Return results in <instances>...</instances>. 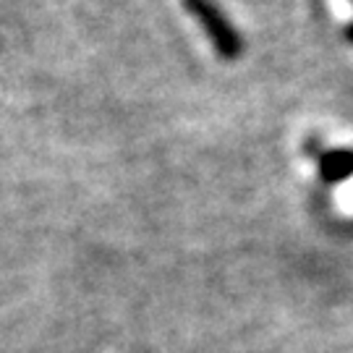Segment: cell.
Segmentation results:
<instances>
[{
	"mask_svg": "<svg viewBox=\"0 0 353 353\" xmlns=\"http://www.w3.org/2000/svg\"><path fill=\"white\" fill-rule=\"evenodd\" d=\"M183 8L199 21L202 32L223 61H239L243 52V37L214 0H183Z\"/></svg>",
	"mask_w": 353,
	"mask_h": 353,
	"instance_id": "cell-1",
	"label": "cell"
},
{
	"mask_svg": "<svg viewBox=\"0 0 353 353\" xmlns=\"http://www.w3.org/2000/svg\"><path fill=\"white\" fill-rule=\"evenodd\" d=\"M343 37L353 45V21H348V24H345V29H343Z\"/></svg>",
	"mask_w": 353,
	"mask_h": 353,
	"instance_id": "cell-3",
	"label": "cell"
},
{
	"mask_svg": "<svg viewBox=\"0 0 353 353\" xmlns=\"http://www.w3.org/2000/svg\"><path fill=\"white\" fill-rule=\"evenodd\" d=\"M316 168H319V178L327 183H343L353 178V150L351 147H332V150H322L316 157Z\"/></svg>",
	"mask_w": 353,
	"mask_h": 353,
	"instance_id": "cell-2",
	"label": "cell"
}]
</instances>
